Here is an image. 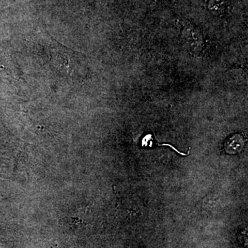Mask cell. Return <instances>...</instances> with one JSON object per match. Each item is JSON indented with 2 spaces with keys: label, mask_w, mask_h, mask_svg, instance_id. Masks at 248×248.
Instances as JSON below:
<instances>
[{
  "label": "cell",
  "mask_w": 248,
  "mask_h": 248,
  "mask_svg": "<svg viewBox=\"0 0 248 248\" xmlns=\"http://www.w3.org/2000/svg\"><path fill=\"white\" fill-rule=\"evenodd\" d=\"M48 56L50 63L63 76L74 79L85 76L86 65L84 58L75 50L56 43L50 45Z\"/></svg>",
  "instance_id": "6da1fadb"
},
{
  "label": "cell",
  "mask_w": 248,
  "mask_h": 248,
  "mask_svg": "<svg viewBox=\"0 0 248 248\" xmlns=\"http://www.w3.org/2000/svg\"><path fill=\"white\" fill-rule=\"evenodd\" d=\"M181 36L184 43L191 53L200 54L203 50V37L200 30L188 21L183 19L178 21Z\"/></svg>",
  "instance_id": "7a4b0ae2"
},
{
  "label": "cell",
  "mask_w": 248,
  "mask_h": 248,
  "mask_svg": "<svg viewBox=\"0 0 248 248\" xmlns=\"http://www.w3.org/2000/svg\"><path fill=\"white\" fill-rule=\"evenodd\" d=\"M244 146V140L243 137L240 135H234L228 139L225 148L227 153L230 154H235L241 151Z\"/></svg>",
  "instance_id": "3957f363"
},
{
  "label": "cell",
  "mask_w": 248,
  "mask_h": 248,
  "mask_svg": "<svg viewBox=\"0 0 248 248\" xmlns=\"http://www.w3.org/2000/svg\"><path fill=\"white\" fill-rule=\"evenodd\" d=\"M208 9L214 16H221L226 13L228 4L226 0H209Z\"/></svg>",
  "instance_id": "277c9868"
}]
</instances>
